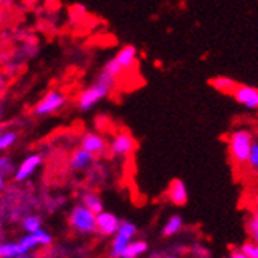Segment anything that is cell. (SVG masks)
<instances>
[{"label":"cell","instance_id":"1","mask_svg":"<svg viewBox=\"0 0 258 258\" xmlns=\"http://www.w3.org/2000/svg\"><path fill=\"white\" fill-rule=\"evenodd\" d=\"M116 82H118V79L105 73L104 70H101V73L96 76L95 82L84 88L78 95L76 107L81 111H88L91 108H95L99 102H102L110 96V93L116 87Z\"/></svg>","mask_w":258,"mask_h":258},{"label":"cell","instance_id":"2","mask_svg":"<svg viewBox=\"0 0 258 258\" xmlns=\"http://www.w3.org/2000/svg\"><path fill=\"white\" fill-rule=\"evenodd\" d=\"M253 133L247 128H235L227 138V150L230 159L237 166H246L252 144H253Z\"/></svg>","mask_w":258,"mask_h":258},{"label":"cell","instance_id":"3","mask_svg":"<svg viewBox=\"0 0 258 258\" xmlns=\"http://www.w3.org/2000/svg\"><path fill=\"white\" fill-rule=\"evenodd\" d=\"M67 104L65 93L60 90H50L39 99V102L33 107V113L36 116H50L59 111Z\"/></svg>","mask_w":258,"mask_h":258},{"label":"cell","instance_id":"4","mask_svg":"<svg viewBox=\"0 0 258 258\" xmlns=\"http://www.w3.org/2000/svg\"><path fill=\"white\" fill-rule=\"evenodd\" d=\"M136 226L130 221H121L118 232L114 233V240L111 244V256L113 258H121L124 255V250L127 247V244L133 240V237L136 235Z\"/></svg>","mask_w":258,"mask_h":258},{"label":"cell","instance_id":"5","mask_svg":"<svg viewBox=\"0 0 258 258\" xmlns=\"http://www.w3.org/2000/svg\"><path fill=\"white\" fill-rule=\"evenodd\" d=\"M70 224L76 230L90 233L96 230V214H93L90 209H87L84 204L76 206L70 215Z\"/></svg>","mask_w":258,"mask_h":258},{"label":"cell","instance_id":"6","mask_svg":"<svg viewBox=\"0 0 258 258\" xmlns=\"http://www.w3.org/2000/svg\"><path fill=\"white\" fill-rule=\"evenodd\" d=\"M136 147H138V143L135 136H132L128 132H119L113 136L111 143L108 146V150L113 156L125 158L132 155L136 150Z\"/></svg>","mask_w":258,"mask_h":258},{"label":"cell","instance_id":"7","mask_svg":"<svg viewBox=\"0 0 258 258\" xmlns=\"http://www.w3.org/2000/svg\"><path fill=\"white\" fill-rule=\"evenodd\" d=\"M237 104L247 110H258V88L247 84H237L230 95Z\"/></svg>","mask_w":258,"mask_h":258},{"label":"cell","instance_id":"8","mask_svg":"<svg viewBox=\"0 0 258 258\" xmlns=\"http://www.w3.org/2000/svg\"><path fill=\"white\" fill-rule=\"evenodd\" d=\"M111 60L118 65V68L122 73H125L135 65H138V48L135 45H124L119 48V51L111 57Z\"/></svg>","mask_w":258,"mask_h":258},{"label":"cell","instance_id":"9","mask_svg":"<svg viewBox=\"0 0 258 258\" xmlns=\"http://www.w3.org/2000/svg\"><path fill=\"white\" fill-rule=\"evenodd\" d=\"M119 218L116 217L114 214L110 212H102L96 215V230H99V233L108 237V235H114L116 232L119 229Z\"/></svg>","mask_w":258,"mask_h":258},{"label":"cell","instance_id":"10","mask_svg":"<svg viewBox=\"0 0 258 258\" xmlns=\"http://www.w3.org/2000/svg\"><path fill=\"white\" fill-rule=\"evenodd\" d=\"M42 164V156L39 153H33L30 156H27L22 161V164L17 167L16 173H14V179L16 181H25L28 179Z\"/></svg>","mask_w":258,"mask_h":258},{"label":"cell","instance_id":"11","mask_svg":"<svg viewBox=\"0 0 258 258\" xmlns=\"http://www.w3.org/2000/svg\"><path fill=\"white\" fill-rule=\"evenodd\" d=\"M81 147L96 156V155L105 153L108 146H107V141L104 139V136H101L98 133H85L81 141Z\"/></svg>","mask_w":258,"mask_h":258},{"label":"cell","instance_id":"12","mask_svg":"<svg viewBox=\"0 0 258 258\" xmlns=\"http://www.w3.org/2000/svg\"><path fill=\"white\" fill-rule=\"evenodd\" d=\"M167 198L175 206H184L189 200V190H187L185 182L181 179H173L169 185Z\"/></svg>","mask_w":258,"mask_h":258},{"label":"cell","instance_id":"13","mask_svg":"<svg viewBox=\"0 0 258 258\" xmlns=\"http://www.w3.org/2000/svg\"><path fill=\"white\" fill-rule=\"evenodd\" d=\"M93 161H95V155H91L90 152H87L81 147V149L75 150L72 153V156H70V167L78 172L87 170L93 164Z\"/></svg>","mask_w":258,"mask_h":258},{"label":"cell","instance_id":"14","mask_svg":"<svg viewBox=\"0 0 258 258\" xmlns=\"http://www.w3.org/2000/svg\"><path fill=\"white\" fill-rule=\"evenodd\" d=\"M23 247H25L27 250L36 247V246H46V244H50L51 243V237L46 233L45 230L39 229L33 233H30V235L27 237H23L20 241H19Z\"/></svg>","mask_w":258,"mask_h":258},{"label":"cell","instance_id":"15","mask_svg":"<svg viewBox=\"0 0 258 258\" xmlns=\"http://www.w3.org/2000/svg\"><path fill=\"white\" fill-rule=\"evenodd\" d=\"M210 87L217 90L218 93H224V95H232V91L237 87V81L232 79L229 76H215L214 79H210Z\"/></svg>","mask_w":258,"mask_h":258},{"label":"cell","instance_id":"16","mask_svg":"<svg viewBox=\"0 0 258 258\" xmlns=\"http://www.w3.org/2000/svg\"><path fill=\"white\" fill-rule=\"evenodd\" d=\"M182 227H184L182 217L181 215H172L166 223H164L161 233H162V237L169 238V237H173V235H176V233H179L182 230Z\"/></svg>","mask_w":258,"mask_h":258},{"label":"cell","instance_id":"17","mask_svg":"<svg viewBox=\"0 0 258 258\" xmlns=\"http://www.w3.org/2000/svg\"><path fill=\"white\" fill-rule=\"evenodd\" d=\"M28 250L20 243H4L0 244V258H16L20 255H25Z\"/></svg>","mask_w":258,"mask_h":258},{"label":"cell","instance_id":"18","mask_svg":"<svg viewBox=\"0 0 258 258\" xmlns=\"http://www.w3.org/2000/svg\"><path fill=\"white\" fill-rule=\"evenodd\" d=\"M147 249H149V244L144 240H136V241L132 240L127 244L122 256H125V258H138L139 255H143Z\"/></svg>","mask_w":258,"mask_h":258},{"label":"cell","instance_id":"19","mask_svg":"<svg viewBox=\"0 0 258 258\" xmlns=\"http://www.w3.org/2000/svg\"><path fill=\"white\" fill-rule=\"evenodd\" d=\"M82 204L90 209L93 214H101L102 210H104V206H102V201L101 198L96 195V194H85L84 198H82Z\"/></svg>","mask_w":258,"mask_h":258},{"label":"cell","instance_id":"20","mask_svg":"<svg viewBox=\"0 0 258 258\" xmlns=\"http://www.w3.org/2000/svg\"><path fill=\"white\" fill-rule=\"evenodd\" d=\"M246 230H247V235H249L250 241L258 243V207L250 214V217L246 223Z\"/></svg>","mask_w":258,"mask_h":258},{"label":"cell","instance_id":"21","mask_svg":"<svg viewBox=\"0 0 258 258\" xmlns=\"http://www.w3.org/2000/svg\"><path fill=\"white\" fill-rule=\"evenodd\" d=\"M247 169L258 176V141H253L252 144V149H250V153H249V158H247V162H246Z\"/></svg>","mask_w":258,"mask_h":258},{"label":"cell","instance_id":"22","mask_svg":"<svg viewBox=\"0 0 258 258\" xmlns=\"http://www.w3.org/2000/svg\"><path fill=\"white\" fill-rule=\"evenodd\" d=\"M17 141L16 132H0V152L8 150Z\"/></svg>","mask_w":258,"mask_h":258},{"label":"cell","instance_id":"23","mask_svg":"<svg viewBox=\"0 0 258 258\" xmlns=\"http://www.w3.org/2000/svg\"><path fill=\"white\" fill-rule=\"evenodd\" d=\"M240 249H241V252L247 258H258V243H255V241H246Z\"/></svg>","mask_w":258,"mask_h":258},{"label":"cell","instance_id":"24","mask_svg":"<svg viewBox=\"0 0 258 258\" xmlns=\"http://www.w3.org/2000/svg\"><path fill=\"white\" fill-rule=\"evenodd\" d=\"M23 227H25V230L28 233H33L36 230L40 229V218L39 217H28L25 218V221H23Z\"/></svg>","mask_w":258,"mask_h":258},{"label":"cell","instance_id":"25","mask_svg":"<svg viewBox=\"0 0 258 258\" xmlns=\"http://www.w3.org/2000/svg\"><path fill=\"white\" fill-rule=\"evenodd\" d=\"M13 170V166H11V161L8 156H0V175L2 176H7L10 175Z\"/></svg>","mask_w":258,"mask_h":258},{"label":"cell","instance_id":"26","mask_svg":"<svg viewBox=\"0 0 258 258\" xmlns=\"http://www.w3.org/2000/svg\"><path fill=\"white\" fill-rule=\"evenodd\" d=\"M224 258H247L243 252H241V249H238V250H232L227 256H224Z\"/></svg>","mask_w":258,"mask_h":258},{"label":"cell","instance_id":"27","mask_svg":"<svg viewBox=\"0 0 258 258\" xmlns=\"http://www.w3.org/2000/svg\"><path fill=\"white\" fill-rule=\"evenodd\" d=\"M4 184H5V176L0 175V192H2V189H4Z\"/></svg>","mask_w":258,"mask_h":258},{"label":"cell","instance_id":"28","mask_svg":"<svg viewBox=\"0 0 258 258\" xmlns=\"http://www.w3.org/2000/svg\"><path fill=\"white\" fill-rule=\"evenodd\" d=\"M253 204H255V207H258V192H256L255 197H253Z\"/></svg>","mask_w":258,"mask_h":258},{"label":"cell","instance_id":"29","mask_svg":"<svg viewBox=\"0 0 258 258\" xmlns=\"http://www.w3.org/2000/svg\"><path fill=\"white\" fill-rule=\"evenodd\" d=\"M2 23H4V13L0 10V28H2Z\"/></svg>","mask_w":258,"mask_h":258},{"label":"cell","instance_id":"30","mask_svg":"<svg viewBox=\"0 0 258 258\" xmlns=\"http://www.w3.org/2000/svg\"><path fill=\"white\" fill-rule=\"evenodd\" d=\"M2 114H4V110H2V107H0V119H2Z\"/></svg>","mask_w":258,"mask_h":258},{"label":"cell","instance_id":"31","mask_svg":"<svg viewBox=\"0 0 258 258\" xmlns=\"http://www.w3.org/2000/svg\"><path fill=\"white\" fill-rule=\"evenodd\" d=\"M16 258H27L25 255H20V256H16Z\"/></svg>","mask_w":258,"mask_h":258},{"label":"cell","instance_id":"32","mask_svg":"<svg viewBox=\"0 0 258 258\" xmlns=\"http://www.w3.org/2000/svg\"><path fill=\"white\" fill-rule=\"evenodd\" d=\"M121 258H125V256H121Z\"/></svg>","mask_w":258,"mask_h":258}]
</instances>
